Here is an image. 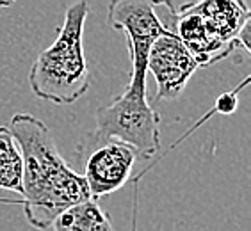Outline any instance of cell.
<instances>
[{
  "instance_id": "obj_1",
  "label": "cell",
  "mask_w": 251,
  "mask_h": 231,
  "mask_svg": "<svg viewBox=\"0 0 251 231\" xmlns=\"http://www.w3.org/2000/svg\"><path fill=\"white\" fill-rule=\"evenodd\" d=\"M11 134L22 151L24 213L30 226L49 230L66 208L91 199L82 174L68 165L59 153L50 128L27 112H16L9 121Z\"/></svg>"
},
{
  "instance_id": "obj_2",
  "label": "cell",
  "mask_w": 251,
  "mask_h": 231,
  "mask_svg": "<svg viewBox=\"0 0 251 231\" xmlns=\"http://www.w3.org/2000/svg\"><path fill=\"white\" fill-rule=\"evenodd\" d=\"M89 4L68 5L63 25L49 48L39 53L29 71L32 92L55 105H72L91 87V73L84 52V27Z\"/></svg>"
},
{
  "instance_id": "obj_3",
  "label": "cell",
  "mask_w": 251,
  "mask_h": 231,
  "mask_svg": "<svg viewBox=\"0 0 251 231\" xmlns=\"http://www.w3.org/2000/svg\"><path fill=\"white\" fill-rule=\"evenodd\" d=\"M176 29L171 32L184 43L198 66L226 59L239 46L237 38L250 22L244 2H203L178 5Z\"/></svg>"
},
{
  "instance_id": "obj_4",
  "label": "cell",
  "mask_w": 251,
  "mask_h": 231,
  "mask_svg": "<svg viewBox=\"0 0 251 231\" xmlns=\"http://www.w3.org/2000/svg\"><path fill=\"white\" fill-rule=\"evenodd\" d=\"M118 140L130 146L139 159H151L160 149V116L148 101V92L126 86L111 103L95 114V130L84 144Z\"/></svg>"
},
{
  "instance_id": "obj_5",
  "label": "cell",
  "mask_w": 251,
  "mask_h": 231,
  "mask_svg": "<svg viewBox=\"0 0 251 231\" xmlns=\"http://www.w3.org/2000/svg\"><path fill=\"white\" fill-rule=\"evenodd\" d=\"M155 7L157 4L146 0H114L107 5V22L126 38V48L132 61V75L126 86L143 92H148L146 64L151 45L169 30L157 16Z\"/></svg>"
},
{
  "instance_id": "obj_6",
  "label": "cell",
  "mask_w": 251,
  "mask_h": 231,
  "mask_svg": "<svg viewBox=\"0 0 251 231\" xmlns=\"http://www.w3.org/2000/svg\"><path fill=\"white\" fill-rule=\"evenodd\" d=\"M82 149L86 151L82 178L95 201L126 185L139 160L135 149L118 140L82 144Z\"/></svg>"
},
{
  "instance_id": "obj_7",
  "label": "cell",
  "mask_w": 251,
  "mask_h": 231,
  "mask_svg": "<svg viewBox=\"0 0 251 231\" xmlns=\"http://www.w3.org/2000/svg\"><path fill=\"white\" fill-rule=\"evenodd\" d=\"M198 63L189 53L176 34L168 30L151 45L146 71L157 84L155 100H175L184 92L187 82L198 69Z\"/></svg>"
},
{
  "instance_id": "obj_8",
  "label": "cell",
  "mask_w": 251,
  "mask_h": 231,
  "mask_svg": "<svg viewBox=\"0 0 251 231\" xmlns=\"http://www.w3.org/2000/svg\"><path fill=\"white\" fill-rule=\"evenodd\" d=\"M53 231H116L111 217L95 199L77 203L66 208L52 222Z\"/></svg>"
},
{
  "instance_id": "obj_9",
  "label": "cell",
  "mask_w": 251,
  "mask_h": 231,
  "mask_svg": "<svg viewBox=\"0 0 251 231\" xmlns=\"http://www.w3.org/2000/svg\"><path fill=\"white\" fill-rule=\"evenodd\" d=\"M24 160L15 135L7 126H0V190L22 194Z\"/></svg>"
},
{
  "instance_id": "obj_10",
  "label": "cell",
  "mask_w": 251,
  "mask_h": 231,
  "mask_svg": "<svg viewBox=\"0 0 251 231\" xmlns=\"http://www.w3.org/2000/svg\"><path fill=\"white\" fill-rule=\"evenodd\" d=\"M237 96L233 94V92H226V94H223V96H219L218 100V111L223 112V114H232L233 111H235L237 107Z\"/></svg>"
}]
</instances>
